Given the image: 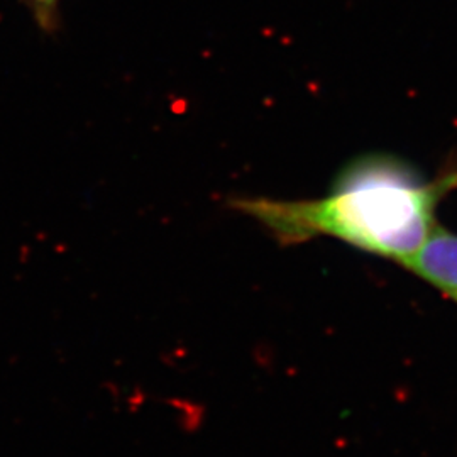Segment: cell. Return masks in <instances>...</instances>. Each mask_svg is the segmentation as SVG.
Listing matches in <instances>:
<instances>
[{
  "instance_id": "1",
  "label": "cell",
  "mask_w": 457,
  "mask_h": 457,
  "mask_svg": "<svg viewBox=\"0 0 457 457\" xmlns=\"http://www.w3.org/2000/svg\"><path fill=\"white\" fill-rule=\"evenodd\" d=\"M457 188V164L434 181L393 156H368L347 166L332 194L311 200L239 198L232 207L256 219L279 243L319 236L405 264L430 237L442 198Z\"/></svg>"
},
{
  "instance_id": "2",
  "label": "cell",
  "mask_w": 457,
  "mask_h": 457,
  "mask_svg": "<svg viewBox=\"0 0 457 457\" xmlns=\"http://www.w3.org/2000/svg\"><path fill=\"white\" fill-rule=\"evenodd\" d=\"M403 266L457 303V234L437 226Z\"/></svg>"
},
{
  "instance_id": "3",
  "label": "cell",
  "mask_w": 457,
  "mask_h": 457,
  "mask_svg": "<svg viewBox=\"0 0 457 457\" xmlns=\"http://www.w3.org/2000/svg\"><path fill=\"white\" fill-rule=\"evenodd\" d=\"M41 33L53 36L60 31L62 0H22Z\"/></svg>"
}]
</instances>
